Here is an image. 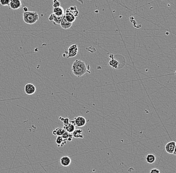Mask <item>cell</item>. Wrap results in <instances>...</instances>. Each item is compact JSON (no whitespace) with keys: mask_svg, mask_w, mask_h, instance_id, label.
<instances>
[{"mask_svg":"<svg viewBox=\"0 0 176 173\" xmlns=\"http://www.w3.org/2000/svg\"><path fill=\"white\" fill-rule=\"evenodd\" d=\"M150 173H160V171L157 168H154L150 171Z\"/></svg>","mask_w":176,"mask_h":173,"instance_id":"obj_24","label":"cell"},{"mask_svg":"<svg viewBox=\"0 0 176 173\" xmlns=\"http://www.w3.org/2000/svg\"><path fill=\"white\" fill-rule=\"evenodd\" d=\"M23 11H24V12H28V11H29L28 8L27 7H26V6H24V7H23Z\"/></svg>","mask_w":176,"mask_h":173,"instance_id":"obj_26","label":"cell"},{"mask_svg":"<svg viewBox=\"0 0 176 173\" xmlns=\"http://www.w3.org/2000/svg\"><path fill=\"white\" fill-rule=\"evenodd\" d=\"M65 132V131L63 128L58 127V128H56L53 131L52 134L55 136H62L64 133Z\"/></svg>","mask_w":176,"mask_h":173,"instance_id":"obj_17","label":"cell"},{"mask_svg":"<svg viewBox=\"0 0 176 173\" xmlns=\"http://www.w3.org/2000/svg\"><path fill=\"white\" fill-rule=\"evenodd\" d=\"M63 17V16H62V17H57L53 13H52L49 17V20L50 22H52L54 25H60V24Z\"/></svg>","mask_w":176,"mask_h":173,"instance_id":"obj_10","label":"cell"},{"mask_svg":"<svg viewBox=\"0 0 176 173\" xmlns=\"http://www.w3.org/2000/svg\"><path fill=\"white\" fill-rule=\"evenodd\" d=\"M176 143L175 141H170L167 143L165 149L166 152L169 154H175V149H176Z\"/></svg>","mask_w":176,"mask_h":173,"instance_id":"obj_3","label":"cell"},{"mask_svg":"<svg viewBox=\"0 0 176 173\" xmlns=\"http://www.w3.org/2000/svg\"><path fill=\"white\" fill-rule=\"evenodd\" d=\"M59 119L61 120V121L63 122L64 123V126L65 125H67L69 124L70 123V120L68 118H64L62 117H60Z\"/></svg>","mask_w":176,"mask_h":173,"instance_id":"obj_20","label":"cell"},{"mask_svg":"<svg viewBox=\"0 0 176 173\" xmlns=\"http://www.w3.org/2000/svg\"><path fill=\"white\" fill-rule=\"evenodd\" d=\"M60 25H61V27H62V29H64V30H68L72 26L73 24L70 23L69 22H67L66 19H65V18L64 15L63 18L61 20V23Z\"/></svg>","mask_w":176,"mask_h":173,"instance_id":"obj_11","label":"cell"},{"mask_svg":"<svg viewBox=\"0 0 176 173\" xmlns=\"http://www.w3.org/2000/svg\"><path fill=\"white\" fill-rule=\"evenodd\" d=\"M70 134V133H69L68 132H67L65 131L64 133L62 135V138H63L64 139L66 140L67 141V139H68V137H69V136Z\"/></svg>","mask_w":176,"mask_h":173,"instance_id":"obj_23","label":"cell"},{"mask_svg":"<svg viewBox=\"0 0 176 173\" xmlns=\"http://www.w3.org/2000/svg\"><path fill=\"white\" fill-rule=\"evenodd\" d=\"M23 20L26 24L33 25L39 20V15L37 12L28 11L23 13Z\"/></svg>","mask_w":176,"mask_h":173,"instance_id":"obj_2","label":"cell"},{"mask_svg":"<svg viewBox=\"0 0 176 173\" xmlns=\"http://www.w3.org/2000/svg\"><path fill=\"white\" fill-rule=\"evenodd\" d=\"M78 52V45L77 44H73L68 49L67 57L70 58V57H75L77 55Z\"/></svg>","mask_w":176,"mask_h":173,"instance_id":"obj_4","label":"cell"},{"mask_svg":"<svg viewBox=\"0 0 176 173\" xmlns=\"http://www.w3.org/2000/svg\"><path fill=\"white\" fill-rule=\"evenodd\" d=\"M70 11L72 13H73V15L76 18L78 17L79 15V11L77 10L76 6H74V7H70L69 8Z\"/></svg>","mask_w":176,"mask_h":173,"instance_id":"obj_19","label":"cell"},{"mask_svg":"<svg viewBox=\"0 0 176 173\" xmlns=\"http://www.w3.org/2000/svg\"><path fill=\"white\" fill-rule=\"evenodd\" d=\"M75 123V125L78 127H83L86 124L87 120L85 117L83 116H79L75 117L74 119Z\"/></svg>","mask_w":176,"mask_h":173,"instance_id":"obj_6","label":"cell"},{"mask_svg":"<svg viewBox=\"0 0 176 173\" xmlns=\"http://www.w3.org/2000/svg\"><path fill=\"white\" fill-rule=\"evenodd\" d=\"M10 0H0V4L3 6H8L10 3Z\"/></svg>","mask_w":176,"mask_h":173,"instance_id":"obj_21","label":"cell"},{"mask_svg":"<svg viewBox=\"0 0 176 173\" xmlns=\"http://www.w3.org/2000/svg\"><path fill=\"white\" fill-rule=\"evenodd\" d=\"M56 143L58 147H63L67 144V140L64 139L62 136H57L56 139Z\"/></svg>","mask_w":176,"mask_h":173,"instance_id":"obj_14","label":"cell"},{"mask_svg":"<svg viewBox=\"0 0 176 173\" xmlns=\"http://www.w3.org/2000/svg\"><path fill=\"white\" fill-rule=\"evenodd\" d=\"M60 162L61 165L64 167L69 166L71 165L72 162V160L71 158L68 156H64L61 157Z\"/></svg>","mask_w":176,"mask_h":173,"instance_id":"obj_9","label":"cell"},{"mask_svg":"<svg viewBox=\"0 0 176 173\" xmlns=\"http://www.w3.org/2000/svg\"><path fill=\"white\" fill-rule=\"evenodd\" d=\"M24 90L26 94L28 95H32L35 94L36 91V88L33 83H27L26 84L24 88Z\"/></svg>","mask_w":176,"mask_h":173,"instance_id":"obj_5","label":"cell"},{"mask_svg":"<svg viewBox=\"0 0 176 173\" xmlns=\"http://www.w3.org/2000/svg\"><path fill=\"white\" fill-rule=\"evenodd\" d=\"M64 16L65 19L67 22L73 24V23L76 20V17L73 15V13L70 12L69 8L66 10V12H65Z\"/></svg>","mask_w":176,"mask_h":173,"instance_id":"obj_7","label":"cell"},{"mask_svg":"<svg viewBox=\"0 0 176 173\" xmlns=\"http://www.w3.org/2000/svg\"><path fill=\"white\" fill-rule=\"evenodd\" d=\"M72 71L77 77L82 76L87 72V68L85 62L81 60H76L72 66Z\"/></svg>","mask_w":176,"mask_h":173,"instance_id":"obj_1","label":"cell"},{"mask_svg":"<svg viewBox=\"0 0 176 173\" xmlns=\"http://www.w3.org/2000/svg\"><path fill=\"white\" fill-rule=\"evenodd\" d=\"M73 135H72V133H70V134L69 136V137H68V139H67V141H72V139H73Z\"/></svg>","mask_w":176,"mask_h":173,"instance_id":"obj_25","label":"cell"},{"mask_svg":"<svg viewBox=\"0 0 176 173\" xmlns=\"http://www.w3.org/2000/svg\"><path fill=\"white\" fill-rule=\"evenodd\" d=\"M156 156L152 154H149L146 156V161L148 164H153L156 161Z\"/></svg>","mask_w":176,"mask_h":173,"instance_id":"obj_16","label":"cell"},{"mask_svg":"<svg viewBox=\"0 0 176 173\" xmlns=\"http://www.w3.org/2000/svg\"><path fill=\"white\" fill-rule=\"evenodd\" d=\"M63 129L65 131L69 133H72L75 130V126L72 124L71 123L67 125L63 126Z\"/></svg>","mask_w":176,"mask_h":173,"instance_id":"obj_13","label":"cell"},{"mask_svg":"<svg viewBox=\"0 0 176 173\" xmlns=\"http://www.w3.org/2000/svg\"><path fill=\"white\" fill-rule=\"evenodd\" d=\"M64 10L62 7H60L53 8V14L57 17H62L64 15Z\"/></svg>","mask_w":176,"mask_h":173,"instance_id":"obj_12","label":"cell"},{"mask_svg":"<svg viewBox=\"0 0 176 173\" xmlns=\"http://www.w3.org/2000/svg\"><path fill=\"white\" fill-rule=\"evenodd\" d=\"M109 65L111 66L113 68L117 69L119 65V62L118 61L116 60L115 59H114L113 57L111 59V60L109 62Z\"/></svg>","mask_w":176,"mask_h":173,"instance_id":"obj_18","label":"cell"},{"mask_svg":"<svg viewBox=\"0 0 176 173\" xmlns=\"http://www.w3.org/2000/svg\"><path fill=\"white\" fill-rule=\"evenodd\" d=\"M9 6L12 10H17L22 7V2L20 0H12L10 1Z\"/></svg>","mask_w":176,"mask_h":173,"instance_id":"obj_8","label":"cell"},{"mask_svg":"<svg viewBox=\"0 0 176 173\" xmlns=\"http://www.w3.org/2000/svg\"><path fill=\"white\" fill-rule=\"evenodd\" d=\"M83 131L81 129L75 130L73 133V137L75 138H80V139H83L84 138V135L82 134Z\"/></svg>","mask_w":176,"mask_h":173,"instance_id":"obj_15","label":"cell"},{"mask_svg":"<svg viewBox=\"0 0 176 173\" xmlns=\"http://www.w3.org/2000/svg\"><path fill=\"white\" fill-rule=\"evenodd\" d=\"M61 6V3L59 1H57V0H54L53 1V7L54 8H56Z\"/></svg>","mask_w":176,"mask_h":173,"instance_id":"obj_22","label":"cell"}]
</instances>
